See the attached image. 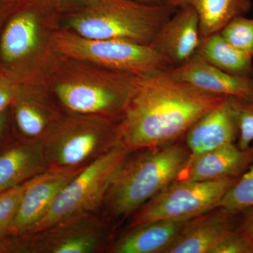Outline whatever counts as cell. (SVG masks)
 <instances>
[{
    "label": "cell",
    "mask_w": 253,
    "mask_h": 253,
    "mask_svg": "<svg viewBox=\"0 0 253 253\" xmlns=\"http://www.w3.org/2000/svg\"><path fill=\"white\" fill-rule=\"evenodd\" d=\"M11 106L16 127L28 141L42 140L60 119L31 80L23 83Z\"/></svg>",
    "instance_id": "2e32d148"
},
{
    "label": "cell",
    "mask_w": 253,
    "mask_h": 253,
    "mask_svg": "<svg viewBox=\"0 0 253 253\" xmlns=\"http://www.w3.org/2000/svg\"><path fill=\"white\" fill-rule=\"evenodd\" d=\"M95 228V227H94ZM91 226L71 225L63 221L44 231L45 241L41 240V249L51 253H89L97 249L101 241L99 231Z\"/></svg>",
    "instance_id": "ffe728a7"
},
{
    "label": "cell",
    "mask_w": 253,
    "mask_h": 253,
    "mask_svg": "<svg viewBox=\"0 0 253 253\" xmlns=\"http://www.w3.org/2000/svg\"><path fill=\"white\" fill-rule=\"evenodd\" d=\"M177 10L131 0H85L68 21L72 31L84 38L150 44Z\"/></svg>",
    "instance_id": "3957f363"
},
{
    "label": "cell",
    "mask_w": 253,
    "mask_h": 253,
    "mask_svg": "<svg viewBox=\"0 0 253 253\" xmlns=\"http://www.w3.org/2000/svg\"><path fill=\"white\" fill-rule=\"evenodd\" d=\"M199 15L201 38L220 33L234 18L245 16L253 7L251 0H192Z\"/></svg>",
    "instance_id": "44dd1931"
},
{
    "label": "cell",
    "mask_w": 253,
    "mask_h": 253,
    "mask_svg": "<svg viewBox=\"0 0 253 253\" xmlns=\"http://www.w3.org/2000/svg\"><path fill=\"white\" fill-rule=\"evenodd\" d=\"M50 46L53 52L63 57L137 76L172 68L151 44L91 39L67 30L54 33L50 38Z\"/></svg>",
    "instance_id": "5b68a950"
},
{
    "label": "cell",
    "mask_w": 253,
    "mask_h": 253,
    "mask_svg": "<svg viewBox=\"0 0 253 253\" xmlns=\"http://www.w3.org/2000/svg\"><path fill=\"white\" fill-rule=\"evenodd\" d=\"M21 5L9 0H0V26L5 18L9 17Z\"/></svg>",
    "instance_id": "f1b7e54d"
},
{
    "label": "cell",
    "mask_w": 253,
    "mask_h": 253,
    "mask_svg": "<svg viewBox=\"0 0 253 253\" xmlns=\"http://www.w3.org/2000/svg\"><path fill=\"white\" fill-rule=\"evenodd\" d=\"M243 219L236 230L253 245V206L243 211Z\"/></svg>",
    "instance_id": "83f0119b"
},
{
    "label": "cell",
    "mask_w": 253,
    "mask_h": 253,
    "mask_svg": "<svg viewBox=\"0 0 253 253\" xmlns=\"http://www.w3.org/2000/svg\"><path fill=\"white\" fill-rule=\"evenodd\" d=\"M28 181L0 192V236L8 234L27 187Z\"/></svg>",
    "instance_id": "cb8c5ba5"
},
{
    "label": "cell",
    "mask_w": 253,
    "mask_h": 253,
    "mask_svg": "<svg viewBox=\"0 0 253 253\" xmlns=\"http://www.w3.org/2000/svg\"><path fill=\"white\" fill-rule=\"evenodd\" d=\"M238 135L234 97L225 96L217 106L199 118L184 135L189 151L188 162L220 146L234 144Z\"/></svg>",
    "instance_id": "8fae6325"
},
{
    "label": "cell",
    "mask_w": 253,
    "mask_h": 253,
    "mask_svg": "<svg viewBox=\"0 0 253 253\" xmlns=\"http://www.w3.org/2000/svg\"><path fill=\"white\" fill-rule=\"evenodd\" d=\"M253 163V146L242 150L234 144L220 146L186 163L176 180L207 181L239 177Z\"/></svg>",
    "instance_id": "9a60e30c"
},
{
    "label": "cell",
    "mask_w": 253,
    "mask_h": 253,
    "mask_svg": "<svg viewBox=\"0 0 253 253\" xmlns=\"http://www.w3.org/2000/svg\"><path fill=\"white\" fill-rule=\"evenodd\" d=\"M136 1L141 4L151 5V6H165L163 3V0H131Z\"/></svg>",
    "instance_id": "1f68e13d"
},
{
    "label": "cell",
    "mask_w": 253,
    "mask_h": 253,
    "mask_svg": "<svg viewBox=\"0 0 253 253\" xmlns=\"http://www.w3.org/2000/svg\"><path fill=\"white\" fill-rule=\"evenodd\" d=\"M6 244L3 241V236H0V251H2V250H4V248L6 247Z\"/></svg>",
    "instance_id": "e575fe53"
},
{
    "label": "cell",
    "mask_w": 253,
    "mask_h": 253,
    "mask_svg": "<svg viewBox=\"0 0 253 253\" xmlns=\"http://www.w3.org/2000/svg\"><path fill=\"white\" fill-rule=\"evenodd\" d=\"M224 97L177 81L166 71L141 75L116 123L117 145L130 153L174 142Z\"/></svg>",
    "instance_id": "6da1fadb"
},
{
    "label": "cell",
    "mask_w": 253,
    "mask_h": 253,
    "mask_svg": "<svg viewBox=\"0 0 253 253\" xmlns=\"http://www.w3.org/2000/svg\"></svg>",
    "instance_id": "d590c367"
},
{
    "label": "cell",
    "mask_w": 253,
    "mask_h": 253,
    "mask_svg": "<svg viewBox=\"0 0 253 253\" xmlns=\"http://www.w3.org/2000/svg\"><path fill=\"white\" fill-rule=\"evenodd\" d=\"M192 0H163V4L169 7L179 9L191 5Z\"/></svg>",
    "instance_id": "4dcf8cb0"
},
{
    "label": "cell",
    "mask_w": 253,
    "mask_h": 253,
    "mask_svg": "<svg viewBox=\"0 0 253 253\" xmlns=\"http://www.w3.org/2000/svg\"><path fill=\"white\" fill-rule=\"evenodd\" d=\"M201 41L199 15L191 5L179 9L160 28L151 45L172 67L189 60Z\"/></svg>",
    "instance_id": "7c38bea8"
},
{
    "label": "cell",
    "mask_w": 253,
    "mask_h": 253,
    "mask_svg": "<svg viewBox=\"0 0 253 253\" xmlns=\"http://www.w3.org/2000/svg\"><path fill=\"white\" fill-rule=\"evenodd\" d=\"M210 253H253V245L236 229Z\"/></svg>",
    "instance_id": "4316f807"
},
{
    "label": "cell",
    "mask_w": 253,
    "mask_h": 253,
    "mask_svg": "<svg viewBox=\"0 0 253 253\" xmlns=\"http://www.w3.org/2000/svg\"><path fill=\"white\" fill-rule=\"evenodd\" d=\"M56 56L48 80L63 106L76 114L118 120L139 76Z\"/></svg>",
    "instance_id": "7a4b0ae2"
},
{
    "label": "cell",
    "mask_w": 253,
    "mask_h": 253,
    "mask_svg": "<svg viewBox=\"0 0 253 253\" xmlns=\"http://www.w3.org/2000/svg\"><path fill=\"white\" fill-rule=\"evenodd\" d=\"M220 33L232 45L253 56V18H234Z\"/></svg>",
    "instance_id": "603a6c76"
},
{
    "label": "cell",
    "mask_w": 253,
    "mask_h": 253,
    "mask_svg": "<svg viewBox=\"0 0 253 253\" xmlns=\"http://www.w3.org/2000/svg\"><path fill=\"white\" fill-rule=\"evenodd\" d=\"M239 125L238 147L245 150L251 147L253 141V101H245L234 98Z\"/></svg>",
    "instance_id": "d4e9b609"
},
{
    "label": "cell",
    "mask_w": 253,
    "mask_h": 253,
    "mask_svg": "<svg viewBox=\"0 0 253 253\" xmlns=\"http://www.w3.org/2000/svg\"><path fill=\"white\" fill-rule=\"evenodd\" d=\"M196 53L207 62L236 76L253 73V56L232 45L220 33L201 38Z\"/></svg>",
    "instance_id": "d6986e66"
},
{
    "label": "cell",
    "mask_w": 253,
    "mask_h": 253,
    "mask_svg": "<svg viewBox=\"0 0 253 253\" xmlns=\"http://www.w3.org/2000/svg\"><path fill=\"white\" fill-rule=\"evenodd\" d=\"M223 196L217 208L233 214L241 213L253 206V163Z\"/></svg>",
    "instance_id": "7402d4cb"
},
{
    "label": "cell",
    "mask_w": 253,
    "mask_h": 253,
    "mask_svg": "<svg viewBox=\"0 0 253 253\" xmlns=\"http://www.w3.org/2000/svg\"><path fill=\"white\" fill-rule=\"evenodd\" d=\"M166 71L177 81L206 92L253 101V76L226 73L207 62L197 53L186 62Z\"/></svg>",
    "instance_id": "30bf717a"
},
{
    "label": "cell",
    "mask_w": 253,
    "mask_h": 253,
    "mask_svg": "<svg viewBox=\"0 0 253 253\" xmlns=\"http://www.w3.org/2000/svg\"><path fill=\"white\" fill-rule=\"evenodd\" d=\"M6 111L0 113V136L1 135L3 129H4L5 123H6Z\"/></svg>",
    "instance_id": "d6a6232c"
},
{
    "label": "cell",
    "mask_w": 253,
    "mask_h": 253,
    "mask_svg": "<svg viewBox=\"0 0 253 253\" xmlns=\"http://www.w3.org/2000/svg\"><path fill=\"white\" fill-rule=\"evenodd\" d=\"M85 0H45L48 4L56 9H76L84 3Z\"/></svg>",
    "instance_id": "f546056e"
},
{
    "label": "cell",
    "mask_w": 253,
    "mask_h": 253,
    "mask_svg": "<svg viewBox=\"0 0 253 253\" xmlns=\"http://www.w3.org/2000/svg\"><path fill=\"white\" fill-rule=\"evenodd\" d=\"M42 143L48 169L84 168L117 145L116 124L77 114L59 119Z\"/></svg>",
    "instance_id": "52a82bcc"
},
{
    "label": "cell",
    "mask_w": 253,
    "mask_h": 253,
    "mask_svg": "<svg viewBox=\"0 0 253 253\" xmlns=\"http://www.w3.org/2000/svg\"><path fill=\"white\" fill-rule=\"evenodd\" d=\"M231 214L216 208L186 221L174 241L163 253H210L236 229Z\"/></svg>",
    "instance_id": "5bb4252c"
},
{
    "label": "cell",
    "mask_w": 253,
    "mask_h": 253,
    "mask_svg": "<svg viewBox=\"0 0 253 253\" xmlns=\"http://www.w3.org/2000/svg\"><path fill=\"white\" fill-rule=\"evenodd\" d=\"M27 81L0 66V113L12 104L20 88Z\"/></svg>",
    "instance_id": "484cf974"
},
{
    "label": "cell",
    "mask_w": 253,
    "mask_h": 253,
    "mask_svg": "<svg viewBox=\"0 0 253 253\" xmlns=\"http://www.w3.org/2000/svg\"><path fill=\"white\" fill-rule=\"evenodd\" d=\"M42 140L27 141L0 154V192L47 170Z\"/></svg>",
    "instance_id": "e0dca14e"
},
{
    "label": "cell",
    "mask_w": 253,
    "mask_h": 253,
    "mask_svg": "<svg viewBox=\"0 0 253 253\" xmlns=\"http://www.w3.org/2000/svg\"><path fill=\"white\" fill-rule=\"evenodd\" d=\"M9 1H14V2L18 3L20 4H26L36 1L37 0H9Z\"/></svg>",
    "instance_id": "836d02e7"
},
{
    "label": "cell",
    "mask_w": 253,
    "mask_h": 253,
    "mask_svg": "<svg viewBox=\"0 0 253 253\" xmlns=\"http://www.w3.org/2000/svg\"><path fill=\"white\" fill-rule=\"evenodd\" d=\"M239 177L175 180L134 213L129 228L134 229L157 221L189 220L214 209Z\"/></svg>",
    "instance_id": "ba28073f"
},
{
    "label": "cell",
    "mask_w": 253,
    "mask_h": 253,
    "mask_svg": "<svg viewBox=\"0 0 253 253\" xmlns=\"http://www.w3.org/2000/svg\"><path fill=\"white\" fill-rule=\"evenodd\" d=\"M84 168L47 169L30 179L8 234L18 236L29 232L44 215L60 191Z\"/></svg>",
    "instance_id": "9c48e42d"
},
{
    "label": "cell",
    "mask_w": 253,
    "mask_h": 253,
    "mask_svg": "<svg viewBox=\"0 0 253 253\" xmlns=\"http://www.w3.org/2000/svg\"><path fill=\"white\" fill-rule=\"evenodd\" d=\"M129 153L119 145L83 168L56 196L41 220L28 233L38 234L71 218L85 215L105 200Z\"/></svg>",
    "instance_id": "8992f818"
},
{
    "label": "cell",
    "mask_w": 253,
    "mask_h": 253,
    "mask_svg": "<svg viewBox=\"0 0 253 253\" xmlns=\"http://www.w3.org/2000/svg\"><path fill=\"white\" fill-rule=\"evenodd\" d=\"M189 158L186 144L174 143L127 159L105 198L110 212L116 217L134 214L176 180Z\"/></svg>",
    "instance_id": "277c9868"
},
{
    "label": "cell",
    "mask_w": 253,
    "mask_h": 253,
    "mask_svg": "<svg viewBox=\"0 0 253 253\" xmlns=\"http://www.w3.org/2000/svg\"><path fill=\"white\" fill-rule=\"evenodd\" d=\"M36 1L21 5L10 16L0 38V66L22 78L23 64L38 44V16L33 9Z\"/></svg>",
    "instance_id": "4fadbf2b"
},
{
    "label": "cell",
    "mask_w": 253,
    "mask_h": 253,
    "mask_svg": "<svg viewBox=\"0 0 253 253\" xmlns=\"http://www.w3.org/2000/svg\"><path fill=\"white\" fill-rule=\"evenodd\" d=\"M188 220H161L138 226L114 246L115 253H163Z\"/></svg>",
    "instance_id": "ac0fdd59"
}]
</instances>
